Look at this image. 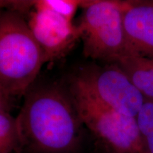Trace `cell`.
I'll use <instances>...</instances> for the list:
<instances>
[{"instance_id": "14", "label": "cell", "mask_w": 153, "mask_h": 153, "mask_svg": "<svg viewBox=\"0 0 153 153\" xmlns=\"http://www.w3.org/2000/svg\"><path fill=\"white\" fill-rule=\"evenodd\" d=\"M143 153H148V152H146V151H145V152H143Z\"/></svg>"}, {"instance_id": "4", "label": "cell", "mask_w": 153, "mask_h": 153, "mask_svg": "<svg viewBox=\"0 0 153 153\" xmlns=\"http://www.w3.org/2000/svg\"><path fill=\"white\" fill-rule=\"evenodd\" d=\"M70 93L82 123L116 153H143L136 118L130 117L94 100L70 85Z\"/></svg>"}, {"instance_id": "3", "label": "cell", "mask_w": 153, "mask_h": 153, "mask_svg": "<svg viewBox=\"0 0 153 153\" xmlns=\"http://www.w3.org/2000/svg\"><path fill=\"white\" fill-rule=\"evenodd\" d=\"M127 1L84 0V12L77 24L87 57L117 63L130 55L123 24Z\"/></svg>"}, {"instance_id": "12", "label": "cell", "mask_w": 153, "mask_h": 153, "mask_svg": "<svg viewBox=\"0 0 153 153\" xmlns=\"http://www.w3.org/2000/svg\"><path fill=\"white\" fill-rule=\"evenodd\" d=\"M7 99L0 91V112L7 110Z\"/></svg>"}, {"instance_id": "10", "label": "cell", "mask_w": 153, "mask_h": 153, "mask_svg": "<svg viewBox=\"0 0 153 153\" xmlns=\"http://www.w3.org/2000/svg\"><path fill=\"white\" fill-rule=\"evenodd\" d=\"M136 120L145 151L153 153V100L145 99Z\"/></svg>"}, {"instance_id": "13", "label": "cell", "mask_w": 153, "mask_h": 153, "mask_svg": "<svg viewBox=\"0 0 153 153\" xmlns=\"http://www.w3.org/2000/svg\"><path fill=\"white\" fill-rule=\"evenodd\" d=\"M106 153H116V152H113V151H111V150H109V151H108V152H106Z\"/></svg>"}, {"instance_id": "6", "label": "cell", "mask_w": 153, "mask_h": 153, "mask_svg": "<svg viewBox=\"0 0 153 153\" xmlns=\"http://www.w3.org/2000/svg\"><path fill=\"white\" fill-rule=\"evenodd\" d=\"M28 25L43 52L45 62L65 56L75 45L80 35L77 25L48 9L34 8Z\"/></svg>"}, {"instance_id": "8", "label": "cell", "mask_w": 153, "mask_h": 153, "mask_svg": "<svg viewBox=\"0 0 153 153\" xmlns=\"http://www.w3.org/2000/svg\"><path fill=\"white\" fill-rule=\"evenodd\" d=\"M116 64L145 99L153 100V58L128 55Z\"/></svg>"}, {"instance_id": "2", "label": "cell", "mask_w": 153, "mask_h": 153, "mask_svg": "<svg viewBox=\"0 0 153 153\" xmlns=\"http://www.w3.org/2000/svg\"><path fill=\"white\" fill-rule=\"evenodd\" d=\"M45 63L28 22L16 11H0V91L7 98L27 93Z\"/></svg>"}, {"instance_id": "7", "label": "cell", "mask_w": 153, "mask_h": 153, "mask_svg": "<svg viewBox=\"0 0 153 153\" xmlns=\"http://www.w3.org/2000/svg\"><path fill=\"white\" fill-rule=\"evenodd\" d=\"M123 24L130 55L153 58V1H127Z\"/></svg>"}, {"instance_id": "11", "label": "cell", "mask_w": 153, "mask_h": 153, "mask_svg": "<svg viewBox=\"0 0 153 153\" xmlns=\"http://www.w3.org/2000/svg\"><path fill=\"white\" fill-rule=\"evenodd\" d=\"M83 1L84 0H38L34 1L33 7L48 9L68 20L73 21L77 9L82 8Z\"/></svg>"}, {"instance_id": "1", "label": "cell", "mask_w": 153, "mask_h": 153, "mask_svg": "<svg viewBox=\"0 0 153 153\" xmlns=\"http://www.w3.org/2000/svg\"><path fill=\"white\" fill-rule=\"evenodd\" d=\"M16 118L22 148L36 153H72L77 148L83 124L70 89L30 88Z\"/></svg>"}, {"instance_id": "5", "label": "cell", "mask_w": 153, "mask_h": 153, "mask_svg": "<svg viewBox=\"0 0 153 153\" xmlns=\"http://www.w3.org/2000/svg\"><path fill=\"white\" fill-rule=\"evenodd\" d=\"M70 85L94 100L130 117L136 118L145 101L116 63L83 67Z\"/></svg>"}, {"instance_id": "9", "label": "cell", "mask_w": 153, "mask_h": 153, "mask_svg": "<svg viewBox=\"0 0 153 153\" xmlns=\"http://www.w3.org/2000/svg\"><path fill=\"white\" fill-rule=\"evenodd\" d=\"M22 148L16 118L7 110L0 112V153H11Z\"/></svg>"}]
</instances>
